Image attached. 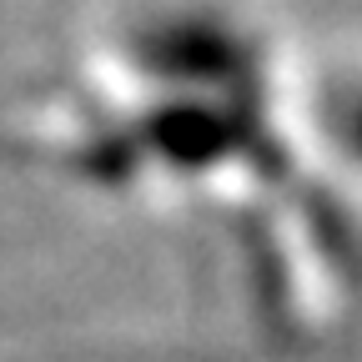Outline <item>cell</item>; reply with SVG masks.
Returning <instances> with one entry per match:
<instances>
[{
  "label": "cell",
  "instance_id": "6da1fadb",
  "mask_svg": "<svg viewBox=\"0 0 362 362\" xmlns=\"http://www.w3.org/2000/svg\"><path fill=\"white\" fill-rule=\"evenodd\" d=\"M66 166L226 237L257 317L322 342L362 312V226L292 56L252 0H146L116 25Z\"/></svg>",
  "mask_w": 362,
  "mask_h": 362
},
{
  "label": "cell",
  "instance_id": "7a4b0ae2",
  "mask_svg": "<svg viewBox=\"0 0 362 362\" xmlns=\"http://www.w3.org/2000/svg\"><path fill=\"white\" fill-rule=\"evenodd\" d=\"M317 111H322V131L332 141V156L347 161L352 171H362V61H352L322 101H317Z\"/></svg>",
  "mask_w": 362,
  "mask_h": 362
}]
</instances>
